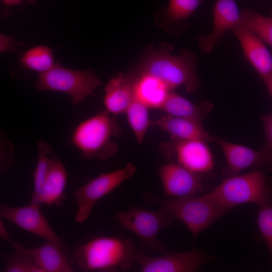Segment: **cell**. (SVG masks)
I'll return each instance as SVG.
<instances>
[{"mask_svg": "<svg viewBox=\"0 0 272 272\" xmlns=\"http://www.w3.org/2000/svg\"><path fill=\"white\" fill-rule=\"evenodd\" d=\"M272 1V0H271Z\"/></svg>", "mask_w": 272, "mask_h": 272, "instance_id": "836d02e7", "label": "cell"}, {"mask_svg": "<svg viewBox=\"0 0 272 272\" xmlns=\"http://www.w3.org/2000/svg\"><path fill=\"white\" fill-rule=\"evenodd\" d=\"M210 192L230 210L244 203L272 206V182L259 170L225 178Z\"/></svg>", "mask_w": 272, "mask_h": 272, "instance_id": "5b68a950", "label": "cell"}, {"mask_svg": "<svg viewBox=\"0 0 272 272\" xmlns=\"http://www.w3.org/2000/svg\"><path fill=\"white\" fill-rule=\"evenodd\" d=\"M40 207L39 205L30 203L26 206L12 207L1 203L0 216L24 230L46 240L63 245L40 210Z\"/></svg>", "mask_w": 272, "mask_h": 272, "instance_id": "4fadbf2b", "label": "cell"}, {"mask_svg": "<svg viewBox=\"0 0 272 272\" xmlns=\"http://www.w3.org/2000/svg\"><path fill=\"white\" fill-rule=\"evenodd\" d=\"M137 171L131 163L120 169L103 173L77 188L73 195L77 205L75 220L83 223L90 217L93 207L100 198L109 194L124 181L130 179Z\"/></svg>", "mask_w": 272, "mask_h": 272, "instance_id": "ba28073f", "label": "cell"}, {"mask_svg": "<svg viewBox=\"0 0 272 272\" xmlns=\"http://www.w3.org/2000/svg\"><path fill=\"white\" fill-rule=\"evenodd\" d=\"M137 79V76L131 71L119 73L110 80L105 88L103 101L107 111L114 115L125 113L135 98Z\"/></svg>", "mask_w": 272, "mask_h": 272, "instance_id": "2e32d148", "label": "cell"}, {"mask_svg": "<svg viewBox=\"0 0 272 272\" xmlns=\"http://www.w3.org/2000/svg\"><path fill=\"white\" fill-rule=\"evenodd\" d=\"M213 13L212 32L197 39L200 49L207 53H211L226 32L241 21V14L234 0H217L213 7Z\"/></svg>", "mask_w": 272, "mask_h": 272, "instance_id": "5bb4252c", "label": "cell"}, {"mask_svg": "<svg viewBox=\"0 0 272 272\" xmlns=\"http://www.w3.org/2000/svg\"><path fill=\"white\" fill-rule=\"evenodd\" d=\"M267 90L272 98V76L264 82Z\"/></svg>", "mask_w": 272, "mask_h": 272, "instance_id": "d6a6232c", "label": "cell"}, {"mask_svg": "<svg viewBox=\"0 0 272 272\" xmlns=\"http://www.w3.org/2000/svg\"><path fill=\"white\" fill-rule=\"evenodd\" d=\"M0 236L2 238L11 243L13 242L5 225L2 220L0 221Z\"/></svg>", "mask_w": 272, "mask_h": 272, "instance_id": "4dcf8cb0", "label": "cell"}, {"mask_svg": "<svg viewBox=\"0 0 272 272\" xmlns=\"http://www.w3.org/2000/svg\"><path fill=\"white\" fill-rule=\"evenodd\" d=\"M163 157L168 162H175L195 173L211 172L215 163L207 143L198 140H184L174 137L160 146Z\"/></svg>", "mask_w": 272, "mask_h": 272, "instance_id": "9c48e42d", "label": "cell"}, {"mask_svg": "<svg viewBox=\"0 0 272 272\" xmlns=\"http://www.w3.org/2000/svg\"><path fill=\"white\" fill-rule=\"evenodd\" d=\"M265 133L266 141L263 149L272 151V114L262 117Z\"/></svg>", "mask_w": 272, "mask_h": 272, "instance_id": "f1b7e54d", "label": "cell"}, {"mask_svg": "<svg viewBox=\"0 0 272 272\" xmlns=\"http://www.w3.org/2000/svg\"><path fill=\"white\" fill-rule=\"evenodd\" d=\"M202 2V0H170L167 8L161 11L169 20L181 22L188 18Z\"/></svg>", "mask_w": 272, "mask_h": 272, "instance_id": "4316f807", "label": "cell"}, {"mask_svg": "<svg viewBox=\"0 0 272 272\" xmlns=\"http://www.w3.org/2000/svg\"><path fill=\"white\" fill-rule=\"evenodd\" d=\"M21 62L26 69L39 74L48 71L54 65L52 49L44 46H37L25 52Z\"/></svg>", "mask_w": 272, "mask_h": 272, "instance_id": "d4e9b609", "label": "cell"}, {"mask_svg": "<svg viewBox=\"0 0 272 272\" xmlns=\"http://www.w3.org/2000/svg\"><path fill=\"white\" fill-rule=\"evenodd\" d=\"M158 173L167 198L195 196L204 190L202 175L193 172L177 162H168L160 166Z\"/></svg>", "mask_w": 272, "mask_h": 272, "instance_id": "8fae6325", "label": "cell"}, {"mask_svg": "<svg viewBox=\"0 0 272 272\" xmlns=\"http://www.w3.org/2000/svg\"><path fill=\"white\" fill-rule=\"evenodd\" d=\"M113 218L136 235L143 246L163 253L169 251L158 238L160 231L169 227L176 219L165 209L161 208L157 211H152L134 207L116 213Z\"/></svg>", "mask_w": 272, "mask_h": 272, "instance_id": "8992f818", "label": "cell"}, {"mask_svg": "<svg viewBox=\"0 0 272 272\" xmlns=\"http://www.w3.org/2000/svg\"><path fill=\"white\" fill-rule=\"evenodd\" d=\"M170 91L161 82L152 77L137 76L134 85L135 98L150 108L159 109Z\"/></svg>", "mask_w": 272, "mask_h": 272, "instance_id": "44dd1931", "label": "cell"}, {"mask_svg": "<svg viewBox=\"0 0 272 272\" xmlns=\"http://www.w3.org/2000/svg\"><path fill=\"white\" fill-rule=\"evenodd\" d=\"M11 39L4 35H1V50L2 52L7 51L11 46Z\"/></svg>", "mask_w": 272, "mask_h": 272, "instance_id": "f546056e", "label": "cell"}, {"mask_svg": "<svg viewBox=\"0 0 272 272\" xmlns=\"http://www.w3.org/2000/svg\"><path fill=\"white\" fill-rule=\"evenodd\" d=\"M156 202L180 220L193 238L208 229L231 210L221 203L209 191L201 195L182 198H153Z\"/></svg>", "mask_w": 272, "mask_h": 272, "instance_id": "277c9868", "label": "cell"}, {"mask_svg": "<svg viewBox=\"0 0 272 272\" xmlns=\"http://www.w3.org/2000/svg\"><path fill=\"white\" fill-rule=\"evenodd\" d=\"M7 7L15 4H19L22 0H2ZM30 2L32 0H30Z\"/></svg>", "mask_w": 272, "mask_h": 272, "instance_id": "1f68e13d", "label": "cell"}, {"mask_svg": "<svg viewBox=\"0 0 272 272\" xmlns=\"http://www.w3.org/2000/svg\"><path fill=\"white\" fill-rule=\"evenodd\" d=\"M226 160L222 175L228 177L237 175L249 167L269 168L272 166V151L262 149L257 151L224 140L214 138Z\"/></svg>", "mask_w": 272, "mask_h": 272, "instance_id": "7c38bea8", "label": "cell"}, {"mask_svg": "<svg viewBox=\"0 0 272 272\" xmlns=\"http://www.w3.org/2000/svg\"><path fill=\"white\" fill-rule=\"evenodd\" d=\"M240 24L254 32L263 42L272 47V17L245 10L240 13Z\"/></svg>", "mask_w": 272, "mask_h": 272, "instance_id": "cb8c5ba5", "label": "cell"}, {"mask_svg": "<svg viewBox=\"0 0 272 272\" xmlns=\"http://www.w3.org/2000/svg\"><path fill=\"white\" fill-rule=\"evenodd\" d=\"M100 84V79L91 70H74L56 64L39 74L34 86L39 90L67 93L71 97L72 103L77 105L88 96L94 95V89Z\"/></svg>", "mask_w": 272, "mask_h": 272, "instance_id": "52a82bcc", "label": "cell"}, {"mask_svg": "<svg viewBox=\"0 0 272 272\" xmlns=\"http://www.w3.org/2000/svg\"><path fill=\"white\" fill-rule=\"evenodd\" d=\"M105 109L85 119L75 127L71 140L84 159L106 160L118 153L117 145L113 137L121 133L114 117Z\"/></svg>", "mask_w": 272, "mask_h": 272, "instance_id": "3957f363", "label": "cell"}, {"mask_svg": "<svg viewBox=\"0 0 272 272\" xmlns=\"http://www.w3.org/2000/svg\"><path fill=\"white\" fill-rule=\"evenodd\" d=\"M66 182V169L59 158L53 155L49 159V168L43 188L37 196L31 198L30 203L40 206H61L65 198Z\"/></svg>", "mask_w": 272, "mask_h": 272, "instance_id": "e0dca14e", "label": "cell"}, {"mask_svg": "<svg viewBox=\"0 0 272 272\" xmlns=\"http://www.w3.org/2000/svg\"><path fill=\"white\" fill-rule=\"evenodd\" d=\"M239 40L246 59L266 81L272 76V56L263 41L252 31L240 24L231 30Z\"/></svg>", "mask_w": 272, "mask_h": 272, "instance_id": "9a60e30c", "label": "cell"}, {"mask_svg": "<svg viewBox=\"0 0 272 272\" xmlns=\"http://www.w3.org/2000/svg\"><path fill=\"white\" fill-rule=\"evenodd\" d=\"M213 108L209 102L195 104L171 91L159 109L172 116L202 123Z\"/></svg>", "mask_w": 272, "mask_h": 272, "instance_id": "ffe728a7", "label": "cell"}, {"mask_svg": "<svg viewBox=\"0 0 272 272\" xmlns=\"http://www.w3.org/2000/svg\"><path fill=\"white\" fill-rule=\"evenodd\" d=\"M161 129L166 131L172 137L184 140H198L209 143L214 141L204 129L202 123L169 114L153 121Z\"/></svg>", "mask_w": 272, "mask_h": 272, "instance_id": "ac0fdd59", "label": "cell"}, {"mask_svg": "<svg viewBox=\"0 0 272 272\" xmlns=\"http://www.w3.org/2000/svg\"><path fill=\"white\" fill-rule=\"evenodd\" d=\"M137 249L130 239L100 236L80 244L73 255L84 271H124L131 267Z\"/></svg>", "mask_w": 272, "mask_h": 272, "instance_id": "7a4b0ae2", "label": "cell"}, {"mask_svg": "<svg viewBox=\"0 0 272 272\" xmlns=\"http://www.w3.org/2000/svg\"><path fill=\"white\" fill-rule=\"evenodd\" d=\"M257 225L262 240L266 244L272 261V206H258Z\"/></svg>", "mask_w": 272, "mask_h": 272, "instance_id": "83f0119b", "label": "cell"}, {"mask_svg": "<svg viewBox=\"0 0 272 272\" xmlns=\"http://www.w3.org/2000/svg\"><path fill=\"white\" fill-rule=\"evenodd\" d=\"M149 109L135 98L125 112L129 124L139 144L143 142L146 131L152 123L149 119Z\"/></svg>", "mask_w": 272, "mask_h": 272, "instance_id": "603a6c76", "label": "cell"}, {"mask_svg": "<svg viewBox=\"0 0 272 272\" xmlns=\"http://www.w3.org/2000/svg\"><path fill=\"white\" fill-rule=\"evenodd\" d=\"M211 257L201 250L174 253L169 251L159 257L146 255L143 247L137 249L134 261L142 272H194Z\"/></svg>", "mask_w": 272, "mask_h": 272, "instance_id": "30bf717a", "label": "cell"}, {"mask_svg": "<svg viewBox=\"0 0 272 272\" xmlns=\"http://www.w3.org/2000/svg\"><path fill=\"white\" fill-rule=\"evenodd\" d=\"M171 50L170 46L160 50H150L131 72L138 77H152L170 91L184 86L188 92L195 91L201 84L196 74L198 63L196 57L187 49L182 50L177 56L171 54Z\"/></svg>", "mask_w": 272, "mask_h": 272, "instance_id": "6da1fadb", "label": "cell"}, {"mask_svg": "<svg viewBox=\"0 0 272 272\" xmlns=\"http://www.w3.org/2000/svg\"><path fill=\"white\" fill-rule=\"evenodd\" d=\"M38 156L36 166L33 173L34 189L32 198L37 196L42 191L49 168L48 156L52 151V147L48 142L39 140L37 144Z\"/></svg>", "mask_w": 272, "mask_h": 272, "instance_id": "484cf974", "label": "cell"}, {"mask_svg": "<svg viewBox=\"0 0 272 272\" xmlns=\"http://www.w3.org/2000/svg\"><path fill=\"white\" fill-rule=\"evenodd\" d=\"M11 244L15 249L11 255L1 254L5 260V272H43L34 258L19 241H13Z\"/></svg>", "mask_w": 272, "mask_h": 272, "instance_id": "7402d4cb", "label": "cell"}, {"mask_svg": "<svg viewBox=\"0 0 272 272\" xmlns=\"http://www.w3.org/2000/svg\"><path fill=\"white\" fill-rule=\"evenodd\" d=\"M25 248L43 272L73 271L62 249L63 245L46 240L39 246Z\"/></svg>", "mask_w": 272, "mask_h": 272, "instance_id": "d6986e66", "label": "cell"}]
</instances>
